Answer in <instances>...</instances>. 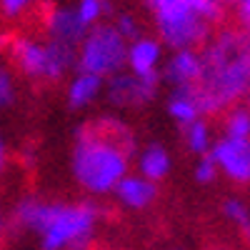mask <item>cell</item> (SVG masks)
Segmentation results:
<instances>
[{
  "label": "cell",
  "mask_w": 250,
  "mask_h": 250,
  "mask_svg": "<svg viewBox=\"0 0 250 250\" xmlns=\"http://www.w3.org/2000/svg\"><path fill=\"white\" fill-rule=\"evenodd\" d=\"M250 55L245 30H223L200 53V75L190 85L198 115L223 113L248 93Z\"/></svg>",
  "instance_id": "6da1fadb"
},
{
  "label": "cell",
  "mask_w": 250,
  "mask_h": 250,
  "mask_svg": "<svg viewBox=\"0 0 250 250\" xmlns=\"http://www.w3.org/2000/svg\"><path fill=\"white\" fill-rule=\"evenodd\" d=\"M135 148V135L115 118H100L90 125H83L73 153L75 180L90 193H110L128 173Z\"/></svg>",
  "instance_id": "7a4b0ae2"
},
{
  "label": "cell",
  "mask_w": 250,
  "mask_h": 250,
  "mask_svg": "<svg viewBox=\"0 0 250 250\" xmlns=\"http://www.w3.org/2000/svg\"><path fill=\"white\" fill-rule=\"evenodd\" d=\"M15 218L28 230L40 233L43 250H88L98 220L93 203H43L25 198L18 205Z\"/></svg>",
  "instance_id": "3957f363"
},
{
  "label": "cell",
  "mask_w": 250,
  "mask_h": 250,
  "mask_svg": "<svg viewBox=\"0 0 250 250\" xmlns=\"http://www.w3.org/2000/svg\"><path fill=\"white\" fill-rule=\"evenodd\" d=\"M125 55H128V43L118 35V30L113 25H95L80 43L78 65L80 73L113 78L125 65Z\"/></svg>",
  "instance_id": "277c9868"
},
{
  "label": "cell",
  "mask_w": 250,
  "mask_h": 250,
  "mask_svg": "<svg viewBox=\"0 0 250 250\" xmlns=\"http://www.w3.org/2000/svg\"><path fill=\"white\" fill-rule=\"evenodd\" d=\"M158 33L163 43L173 50H193L195 45L205 43L210 25L198 13H178V15H160L155 18Z\"/></svg>",
  "instance_id": "5b68a950"
},
{
  "label": "cell",
  "mask_w": 250,
  "mask_h": 250,
  "mask_svg": "<svg viewBox=\"0 0 250 250\" xmlns=\"http://www.w3.org/2000/svg\"><path fill=\"white\" fill-rule=\"evenodd\" d=\"M158 83H160L158 73H148V75L115 73L108 83V98L113 105H120V108L145 105L158 93Z\"/></svg>",
  "instance_id": "8992f818"
},
{
  "label": "cell",
  "mask_w": 250,
  "mask_h": 250,
  "mask_svg": "<svg viewBox=\"0 0 250 250\" xmlns=\"http://www.w3.org/2000/svg\"><path fill=\"white\" fill-rule=\"evenodd\" d=\"M210 158L215 160V165L230 175L233 180L245 183L250 178V145L248 143H238V140H218L213 145Z\"/></svg>",
  "instance_id": "52a82bcc"
},
{
  "label": "cell",
  "mask_w": 250,
  "mask_h": 250,
  "mask_svg": "<svg viewBox=\"0 0 250 250\" xmlns=\"http://www.w3.org/2000/svg\"><path fill=\"white\" fill-rule=\"evenodd\" d=\"M45 25H48V33H50V38L55 40V43L70 45V48L80 45L83 38H85V33L90 30V28H85L80 23L75 10H70V8H60V10L48 13Z\"/></svg>",
  "instance_id": "ba28073f"
},
{
  "label": "cell",
  "mask_w": 250,
  "mask_h": 250,
  "mask_svg": "<svg viewBox=\"0 0 250 250\" xmlns=\"http://www.w3.org/2000/svg\"><path fill=\"white\" fill-rule=\"evenodd\" d=\"M155 18L178 15V13H198L208 25H213L223 15V5L218 0H150Z\"/></svg>",
  "instance_id": "9c48e42d"
},
{
  "label": "cell",
  "mask_w": 250,
  "mask_h": 250,
  "mask_svg": "<svg viewBox=\"0 0 250 250\" xmlns=\"http://www.w3.org/2000/svg\"><path fill=\"white\" fill-rule=\"evenodd\" d=\"M13 58L25 75L48 80V55L45 45H38L33 40H13Z\"/></svg>",
  "instance_id": "30bf717a"
},
{
  "label": "cell",
  "mask_w": 250,
  "mask_h": 250,
  "mask_svg": "<svg viewBox=\"0 0 250 250\" xmlns=\"http://www.w3.org/2000/svg\"><path fill=\"white\" fill-rule=\"evenodd\" d=\"M200 75V55L195 50H175V55L165 65V80L173 88L193 85Z\"/></svg>",
  "instance_id": "8fae6325"
},
{
  "label": "cell",
  "mask_w": 250,
  "mask_h": 250,
  "mask_svg": "<svg viewBox=\"0 0 250 250\" xmlns=\"http://www.w3.org/2000/svg\"><path fill=\"white\" fill-rule=\"evenodd\" d=\"M113 190L118 193V198L128 205V208H148V205L155 200V195H158L155 183L145 180V178H138V175H125V178H120Z\"/></svg>",
  "instance_id": "7c38bea8"
},
{
  "label": "cell",
  "mask_w": 250,
  "mask_h": 250,
  "mask_svg": "<svg viewBox=\"0 0 250 250\" xmlns=\"http://www.w3.org/2000/svg\"><path fill=\"white\" fill-rule=\"evenodd\" d=\"M160 60V43L148 38H138L133 40V45H128V55H125V62L130 65L133 75H148L155 73Z\"/></svg>",
  "instance_id": "4fadbf2b"
},
{
  "label": "cell",
  "mask_w": 250,
  "mask_h": 250,
  "mask_svg": "<svg viewBox=\"0 0 250 250\" xmlns=\"http://www.w3.org/2000/svg\"><path fill=\"white\" fill-rule=\"evenodd\" d=\"M103 90V78L90 75V73H78L70 83V90H68V100L73 108H83L93 103Z\"/></svg>",
  "instance_id": "5bb4252c"
},
{
  "label": "cell",
  "mask_w": 250,
  "mask_h": 250,
  "mask_svg": "<svg viewBox=\"0 0 250 250\" xmlns=\"http://www.w3.org/2000/svg\"><path fill=\"white\" fill-rule=\"evenodd\" d=\"M168 170H170V158H168L163 145H148L140 153V173H143L140 178L155 183V180L165 178Z\"/></svg>",
  "instance_id": "9a60e30c"
},
{
  "label": "cell",
  "mask_w": 250,
  "mask_h": 250,
  "mask_svg": "<svg viewBox=\"0 0 250 250\" xmlns=\"http://www.w3.org/2000/svg\"><path fill=\"white\" fill-rule=\"evenodd\" d=\"M168 110L180 125H190V123L198 120V108H195L193 95H190V85L173 88V98L168 103Z\"/></svg>",
  "instance_id": "2e32d148"
},
{
  "label": "cell",
  "mask_w": 250,
  "mask_h": 250,
  "mask_svg": "<svg viewBox=\"0 0 250 250\" xmlns=\"http://www.w3.org/2000/svg\"><path fill=\"white\" fill-rule=\"evenodd\" d=\"M225 138L238 140V143H248V138H250V115H248L245 108L233 110L230 118L225 120Z\"/></svg>",
  "instance_id": "e0dca14e"
},
{
  "label": "cell",
  "mask_w": 250,
  "mask_h": 250,
  "mask_svg": "<svg viewBox=\"0 0 250 250\" xmlns=\"http://www.w3.org/2000/svg\"><path fill=\"white\" fill-rule=\"evenodd\" d=\"M188 145H190L193 153H200V155H205L208 148H210V133H208V125L200 118L188 125Z\"/></svg>",
  "instance_id": "ac0fdd59"
},
{
  "label": "cell",
  "mask_w": 250,
  "mask_h": 250,
  "mask_svg": "<svg viewBox=\"0 0 250 250\" xmlns=\"http://www.w3.org/2000/svg\"><path fill=\"white\" fill-rule=\"evenodd\" d=\"M108 13V5L103 3V0H80L78 3V8H75V15H78V20L85 28H90V25H95L98 23V18L100 15H105Z\"/></svg>",
  "instance_id": "d6986e66"
},
{
  "label": "cell",
  "mask_w": 250,
  "mask_h": 250,
  "mask_svg": "<svg viewBox=\"0 0 250 250\" xmlns=\"http://www.w3.org/2000/svg\"><path fill=\"white\" fill-rule=\"evenodd\" d=\"M115 30H118V35L128 43V40H138V35H140V28H138V20L133 18V15H128V13H123V15H118V23L113 25Z\"/></svg>",
  "instance_id": "ffe728a7"
},
{
  "label": "cell",
  "mask_w": 250,
  "mask_h": 250,
  "mask_svg": "<svg viewBox=\"0 0 250 250\" xmlns=\"http://www.w3.org/2000/svg\"><path fill=\"white\" fill-rule=\"evenodd\" d=\"M215 175H218V165L210 158V153H205L195 165V180L198 183H210V180H215Z\"/></svg>",
  "instance_id": "44dd1931"
},
{
  "label": "cell",
  "mask_w": 250,
  "mask_h": 250,
  "mask_svg": "<svg viewBox=\"0 0 250 250\" xmlns=\"http://www.w3.org/2000/svg\"><path fill=\"white\" fill-rule=\"evenodd\" d=\"M223 210H225V215L230 218L233 223H240V228L243 230H248V208L240 203V200H228L225 205H223Z\"/></svg>",
  "instance_id": "7402d4cb"
},
{
  "label": "cell",
  "mask_w": 250,
  "mask_h": 250,
  "mask_svg": "<svg viewBox=\"0 0 250 250\" xmlns=\"http://www.w3.org/2000/svg\"><path fill=\"white\" fill-rule=\"evenodd\" d=\"M10 100H13V80L3 68H0V108L8 105Z\"/></svg>",
  "instance_id": "603a6c76"
},
{
  "label": "cell",
  "mask_w": 250,
  "mask_h": 250,
  "mask_svg": "<svg viewBox=\"0 0 250 250\" xmlns=\"http://www.w3.org/2000/svg\"><path fill=\"white\" fill-rule=\"evenodd\" d=\"M28 3H30V0H0V5H3L5 15H18Z\"/></svg>",
  "instance_id": "cb8c5ba5"
},
{
  "label": "cell",
  "mask_w": 250,
  "mask_h": 250,
  "mask_svg": "<svg viewBox=\"0 0 250 250\" xmlns=\"http://www.w3.org/2000/svg\"><path fill=\"white\" fill-rule=\"evenodd\" d=\"M235 8H238V15H240V23L248 25V18H250V0H240Z\"/></svg>",
  "instance_id": "d4e9b609"
},
{
  "label": "cell",
  "mask_w": 250,
  "mask_h": 250,
  "mask_svg": "<svg viewBox=\"0 0 250 250\" xmlns=\"http://www.w3.org/2000/svg\"><path fill=\"white\" fill-rule=\"evenodd\" d=\"M8 43H10V38H8V35H0V50H3Z\"/></svg>",
  "instance_id": "484cf974"
},
{
  "label": "cell",
  "mask_w": 250,
  "mask_h": 250,
  "mask_svg": "<svg viewBox=\"0 0 250 250\" xmlns=\"http://www.w3.org/2000/svg\"><path fill=\"white\" fill-rule=\"evenodd\" d=\"M218 3H220V5H238L240 0H218Z\"/></svg>",
  "instance_id": "4316f807"
},
{
  "label": "cell",
  "mask_w": 250,
  "mask_h": 250,
  "mask_svg": "<svg viewBox=\"0 0 250 250\" xmlns=\"http://www.w3.org/2000/svg\"><path fill=\"white\" fill-rule=\"evenodd\" d=\"M3 155H5V148H3V140H0V165H3Z\"/></svg>",
  "instance_id": "83f0119b"
},
{
  "label": "cell",
  "mask_w": 250,
  "mask_h": 250,
  "mask_svg": "<svg viewBox=\"0 0 250 250\" xmlns=\"http://www.w3.org/2000/svg\"><path fill=\"white\" fill-rule=\"evenodd\" d=\"M5 230V220H3V215H0V233Z\"/></svg>",
  "instance_id": "f1b7e54d"
}]
</instances>
